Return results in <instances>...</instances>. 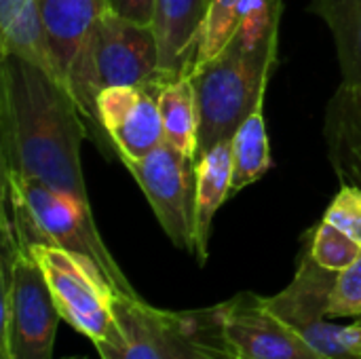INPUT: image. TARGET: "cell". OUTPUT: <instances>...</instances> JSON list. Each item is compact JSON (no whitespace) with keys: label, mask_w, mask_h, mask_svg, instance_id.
I'll list each match as a JSON object with an SVG mask.
<instances>
[{"label":"cell","mask_w":361,"mask_h":359,"mask_svg":"<svg viewBox=\"0 0 361 359\" xmlns=\"http://www.w3.org/2000/svg\"><path fill=\"white\" fill-rule=\"evenodd\" d=\"M108 8L121 17L140 23H152L157 13V0H108Z\"/></svg>","instance_id":"83f0119b"},{"label":"cell","mask_w":361,"mask_h":359,"mask_svg":"<svg viewBox=\"0 0 361 359\" xmlns=\"http://www.w3.org/2000/svg\"><path fill=\"white\" fill-rule=\"evenodd\" d=\"M0 53L21 57L59 80L38 0H0Z\"/></svg>","instance_id":"4fadbf2b"},{"label":"cell","mask_w":361,"mask_h":359,"mask_svg":"<svg viewBox=\"0 0 361 359\" xmlns=\"http://www.w3.org/2000/svg\"><path fill=\"white\" fill-rule=\"evenodd\" d=\"M140 95H142V89L131 87V85H114V87H106L99 91L97 114L108 135L125 123L129 112L135 108Z\"/></svg>","instance_id":"cb8c5ba5"},{"label":"cell","mask_w":361,"mask_h":359,"mask_svg":"<svg viewBox=\"0 0 361 359\" xmlns=\"http://www.w3.org/2000/svg\"><path fill=\"white\" fill-rule=\"evenodd\" d=\"M273 167L267 121H264V97L256 104L252 114L233 135V188L231 197L258 182Z\"/></svg>","instance_id":"ac0fdd59"},{"label":"cell","mask_w":361,"mask_h":359,"mask_svg":"<svg viewBox=\"0 0 361 359\" xmlns=\"http://www.w3.org/2000/svg\"><path fill=\"white\" fill-rule=\"evenodd\" d=\"M283 0H243L233 36L245 49H262L279 40Z\"/></svg>","instance_id":"44dd1931"},{"label":"cell","mask_w":361,"mask_h":359,"mask_svg":"<svg viewBox=\"0 0 361 359\" xmlns=\"http://www.w3.org/2000/svg\"><path fill=\"white\" fill-rule=\"evenodd\" d=\"M199 313L212 334L241 359H326L269 307L264 296L243 292Z\"/></svg>","instance_id":"52a82bcc"},{"label":"cell","mask_w":361,"mask_h":359,"mask_svg":"<svg viewBox=\"0 0 361 359\" xmlns=\"http://www.w3.org/2000/svg\"><path fill=\"white\" fill-rule=\"evenodd\" d=\"M165 85L142 87V95L125 123L110 133L118 159H142L165 142L159 91Z\"/></svg>","instance_id":"2e32d148"},{"label":"cell","mask_w":361,"mask_h":359,"mask_svg":"<svg viewBox=\"0 0 361 359\" xmlns=\"http://www.w3.org/2000/svg\"><path fill=\"white\" fill-rule=\"evenodd\" d=\"M61 359H87V358H80V355H72V358H61Z\"/></svg>","instance_id":"f1b7e54d"},{"label":"cell","mask_w":361,"mask_h":359,"mask_svg":"<svg viewBox=\"0 0 361 359\" xmlns=\"http://www.w3.org/2000/svg\"><path fill=\"white\" fill-rule=\"evenodd\" d=\"M328 315L361 320V256L343 273H338L336 284L330 294Z\"/></svg>","instance_id":"d4e9b609"},{"label":"cell","mask_w":361,"mask_h":359,"mask_svg":"<svg viewBox=\"0 0 361 359\" xmlns=\"http://www.w3.org/2000/svg\"><path fill=\"white\" fill-rule=\"evenodd\" d=\"M209 0H157L154 32L161 72L171 80L188 76L197 61L201 28Z\"/></svg>","instance_id":"30bf717a"},{"label":"cell","mask_w":361,"mask_h":359,"mask_svg":"<svg viewBox=\"0 0 361 359\" xmlns=\"http://www.w3.org/2000/svg\"><path fill=\"white\" fill-rule=\"evenodd\" d=\"M165 142L197 163L199 152V108L192 76H182L167 83L159 91Z\"/></svg>","instance_id":"9a60e30c"},{"label":"cell","mask_w":361,"mask_h":359,"mask_svg":"<svg viewBox=\"0 0 361 359\" xmlns=\"http://www.w3.org/2000/svg\"><path fill=\"white\" fill-rule=\"evenodd\" d=\"M167 83H171V78L161 72L154 25L121 17L112 11H106L95 21L68 70V91L80 110L89 140L108 159L118 152L99 123V91L114 85L142 89Z\"/></svg>","instance_id":"7a4b0ae2"},{"label":"cell","mask_w":361,"mask_h":359,"mask_svg":"<svg viewBox=\"0 0 361 359\" xmlns=\"http://www.w3.org/2000/svg\"><path fill=\"white\" fill-rule=\"evenodd\" d=\"M195 256L203 267L209 256L212 224L218 209L231 199L233 140H224L197 159L195 165Z\"/></svg>","instance_id":"7c38bea8"},{"label":"cell","mask_w":361,"mask_h":359,"mask_svg":"<svg viewBox=\"0 0 361 359\" xmlns=\"http://www.w3.org/2000/svg\"><path fill=\"white\" fill-rule=\"evenodd\" d=\"M279 40L262 49H245L237 36L205 66L190 72L199 108V152L233 140L256 104L267 95L277 66Z\"/></svg>","instance_id":"277c9868"},{"label":"cell","mask_w":361,"mask_h":359,"mask_svg":"<svg viewBox=\"0 0 361 359\" xmlns=\"http://www.w3.org/2000/svg\"><path fill=\"white\" fill-rule=\"evenodd\" d=\"M57 70L68 87V70L95 21L110 11L108 0H38Z\"/></svg>","instance_id":"5bb4252c"},{"label":"cell","mask_w":361,"mask_h":359,"mask_svg":"<svg viewBox=\"0 0 361 359\" xmlns=\"http://www.w3.org/2000/svg\"><path fill=\"white\" fill-rule=\"evenodd\" d=\"M307 250L319 267L332 273H343L361 256L360 241H355L328 220H322L307 235Z\"/></svg>","instance_id":"7402d4cb"},{"label":"cell","mask_w":361,"mask_h":359,"mask_svg":"<svg viewBox=\"0 0 361 359\" xmlns=\"http://www.w3.org/2000/svg\"><path fill=\"white\" fill-rule=\"evenodd\" d=\"M169 241L195 254V161L169 142L142 159H121Z\"/></svg>","instance_id":"ba28073f"},{"label":"cell","mask_w":361,"mask_h":359,"mask_svg":"<svg viewBox=\"0 0 361 359\" xmlns=\"http://www.w3.org/2000/svg\"><path fill=\"white\" fill-rule=\"evenodd\" d=\"M324 140L338 180L361 188V85L341 83L326 108Z\"/></svg>","instance_id":"8fae6325"},{"label":"cell","mask_w":361,"mask_h":359,"mask_svg":"<svg viewBox=\"0 0 361 359\" xmlns=\"http://www.w3.org/2000/svg\"><path fill=\"white\" fill-rule=\"evenodd\" d=\"M243 0H209L207 13L201 28V40L197 51L195 68L205 66L212 61L233 38V32L237 28V17ZM192 68V70H195Z\"/></svg>","instance_id":"603a6c76"},{"label":"cell","mask_w":361,"mask_h":359,"mask_svg":"<svg viewBox=\"0 0 361 359\" xmlns=\"http://www.w3.org/2000/svg\"><path fill=\"white\" fill-rule=\"evenodd\" d=\"M309 8L334 36L343 83L361 85V0H311Z\"/></svg>","instance_id":"e0dca14e"},{"label":"cell","mask_w":361,"mask_h":359,"mask_svg":"<svg viewBox=\"0 0 361 359\" xmlns=\"http://www.w3.org/2000/svg\"><path fill=\"white\" fill-rule=\"evenodd\" d=\"M336 277L338 273L319 267L305 245L294 279L279 294L267 298L269 307L326 359H347L336 343L338 324H332L328 315Z\"/></svg>","instance_id":"9c48e42d"},{"label":"cell","mask_w":361,"mask_h":359,"mask_svg":"<svg viewBox=\"0 0 361 359\" xmlns=\"http://www.w3.org/2000/svg\"><path fill=\"white\" fill-rule=\"evenodd\" d=\"M144 300L140 296H116L114 309L116 317L125 330V336L114 343L99 347L97 353L102 359H161L157 345L152 341L150 328L142 309Z\"/></svg>","instance_id":"d6986e66"},{"label":"cell","mask_w":361,"mask_h":359,"mask_svg":"<svg viewBox=\"0 0 361 359\" xmlns=\"http://www.w3.org/2000/svg\"><path fill=\"white\" fill-rule=\"evenodd\" d=\"M357 322H361V320H357Z\"/></svg>","instance_id":"f546056e"},{"label":"cell","mask_w":361,"mask_h":359,"mask_svg":"<svg viewBox=\"0 0 361 359\" xmlns=\"http://www.w3.org/2000/svg\"><path fill=\"white\" fill-rule=\"evenodd\" d=\"M188 317V328H190V336H192V343L199 351L201 359H241L239 355L231 353L214 334L212 330L207 328V324L203 322L201 313L195 311V313H186Z\"/></svg>","instance_id":"4316f807"},{"label":"cell","mask_w":361,"mask_h":359,"mask_svg":"<svg viewBox=\"0 0 361 359\" xmlns=\"http://www.w3.org/2000/svg\"><path fill=\"white\" fill-rule=\"evenodd\" d=\"M2 199L21 250L34 243L61 248L91 262L116 296H140L106 248L89 203L38 180L15 176H2Z\"/></svg>","instance_id":"3957f363"},{"label":"cell","mask_w":361,"mask_h":359,"mask_svg":"<svg viewBox=\"0 0 361 359\" xmlns=\"http://www.w3.org/2000/svg\"><path fill=\"white\" fill-rule=\"evenodd\" d=\"M142 309L161 359H201L190 336L186 313L163 311L146 300Z\"/></svg>","instance_id":"ffe728a7"},{"label":"cell","mask_w":361,"mask_h":359,"mask_svg":"<svg viewBox=\"0 0 361 359\" xmlns=\"http://www.w3.org/2000/svg\"><path fill=\"white\" fill-rule=\"evenodd\" d=\"M2 359H53L61 315L40 267L19 248L8 205L2 199Z\"/></svg>","instance_id":"5b68a950"},{"label":"cell","mask_w":361,"mask_h":359,"mask_svg":"<svg viewBox=\"0 0 361 359\" xmlns=\"http://www.w3.org/2000/svg\"><path fill=\"white\" fill-rule=\"evenodd\" d=\"M21 252L40 267L61 320L87 336L95 349L125 336L114 309L116 294L91 262L47 243H34Z\"/></svg>","instance_id":"8992f818"},{"label":"cell","mask_w":361,"mask_h":359,"mask_svg":"<svg viewBox=\"0 0 361 359\" xmlns=\"http://www.w3.org/2000/svg\"><path fill=\"white\" fill-rule=\"evenodd\" d=\"M85 138L89 131L68 87L21 57L2 55V176L38 180L89 203L80 165Z\"/></svg>","instance_id":"6da1fadb"},{"label":"cell","mask_w":361,"mask_h":359,"mask_svg":"<svg viewBox=\"0 0 361 359\" xmlns=\"http://www.w3.org/2000/svg\"><path fill=\"white\" fill-rule=\"evenodd\" d=\"M324 220L345 231L361 243V188L355 184H343L328 205Z\"/></svg>","instance_id":"484cf974"}]
</instances>
